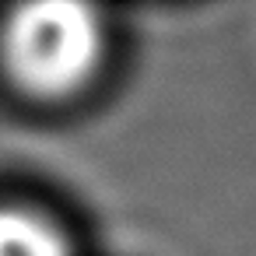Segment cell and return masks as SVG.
Wrapping results in <instances>:
<instances>
[{
    "label": "cell",
    "mask_w": 256,
    "mask_h": 256,
    "mask_svg": "<svg viewBox=\"0 0 256 256\" xmlns=\"http://www.w3.org/2000/svg\"><path fill=\"white\" fill-rule=\"evenodd\" d=\"M0 256H74V246L50 214L22 204H4L0 207Z\"/></svg>",
    "instance_id": "2"
},
{
    "label": "cell",
    "mask_w": 256,
    "mask_h": 256,
    "mask_svg": "<svg viewBox=\"0 0 256 256\" xmlns=\"http://www.w3.org/2000/svg\"><path fill=\"white\" fill-rule=\"evenodd\" d=\"M106 53L98 11L84 4H28L4 25V64L11 78L39 95L64 98L84 88Z\"/></svg>",
    "instance_id": "1"
}]
</instances>
